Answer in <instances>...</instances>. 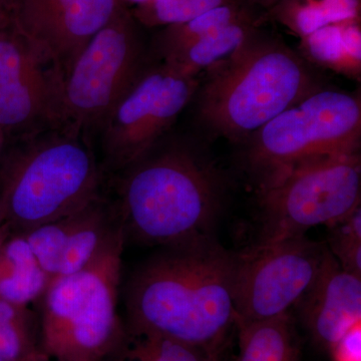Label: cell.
I'll return each mask as SVG.
<instances>
[{"label": "cell", "mask_w": 361, "mask_h": 361, "mask_svg": "<svg viewBox=\"0 0 361 361\" xmlns=\"http://www.w3.org/2000/svg\"><path fill=\"white\" fill-rule=\"evenodd\" d=\"M198 89V78L182 75L159 59L149 61L97 133L104 177L148 153Z\"/></svg>", "instance_id": "9c48e42d"}, {"label": "cell", "mask_w": 361, "mask_h": 361, "mask_svg": "<svg viewBox=\"0 0 361 361\" xmlns=\"http://www.w3.org/2000/svg\"><path fill=\"white\" fill-rule=\"evenodd\" d=\"M148 63L137 20L122 6L87 42L63 75L59 123L94 137Z\"/></svg>", "instance_id": "ba28073f"}, {"label": "cell", "mask_w": 361, "mask_h": 361, "mask_svg": "<svg viewBox=\"0 0 361 361\" xmlns=\"http://www.w3.org/2000/svg\"><path fill=\"white\" fill-rule=\"evenodd\" d=\"M301 51L308 63L322 66L351 78L361 71L360 20L324 26L301 39Z\"/></svg>", "instance_id": "2e32d148"}, {"label": "cell", "mask_w": 361, "mask_h": 361, "mask_svg": "<svg viewBox=\"0 0 361 361\" xmlns=\"http://www.w3.org/2000/svg\"><path fill=\"white\" fill-rule=\"evenodd\" d=\"M204 361H221L219 357V351H217V353H209Z\"/></svg>", "instance_id": "83f0119b"}, {"label": "cell", "mask_w": 361, "mask_h": 361, "mask_svg": "<svg viewBox=\"0 0 361 361\" xmlns=\"http://www.w3.org/2000/svg\"><path fill=\"white\" fill-rule=\"evenodd\" d=\"M125 244L120 238L85 269L52 278L39 302L49 360L103 361L122 336L118 299Z\"/></svg>", "instance_id": "5b68a950"}, {"label": "cell", "mask_w": 361, "mask_h": 361, "mask_svg": "<svg viewBox=\"0 0 361 361\" xmlns=\"http://www.w3.org/2000/svg\"><path fill=\"white\" fill-rule=\"evenodd\" d=\"M61 80L13 23L0 30V130L6 141L59 125Z\"/></svg>", "instance_id": "8fae6325"}, {"label": "cell", "mask_w": 361, "mask_h": 361, "mask_svg": "<svg viewBox=\"0 0 361 361\" xmlns=\"http://www.w3.org/2000/svg\"><path fill=\"white\" fill-rule=\"evenodd\" d=\"M249 1H250L251 4H259V6L271 8V7L274 6L275 4L281 1V0H249Z\"/></svg>", "instance_id": "4316f807"}, {"label": "cell", "mask_w": 361, "mask_h": 361, "mask_svg": "<svg viewBox=\"0 0 361 361\" xmlns=\"http://www.w3.org/2000/svg\"><path fill=\"white\" fill-rule=\"evenodd\" d=\"M208 355L201 349L125 323L122 336L103 361H204Z\"/></svg>", "instance_id": "44dd1931"}, {"label": "cell", "mask_w": 361, "mask_h": 361, "mask_svg": "<svg viewBox=\"0 0 361 361\" xmlns=\"http://www.w3.org/2000/svg\"><path fill=\"white\" fill-rule=\"evenodd\" d=\"M52 278L21 234L0 240V299L16 305L39 303Z\"/></svg>", "instance_id": "9a60e30c"}, {"label": "cell", "mask_w": 361, "mask_h": 361, "mask_svg": "<svg viewBox=\"0 0 361 361\" xmlns=\"http://www.w3.org/2000/svg\"><path fill=\"white\" fill-rule=\"evenodd\" d=\"M330 253L344 270L361 277V208L345 219L329 226Z\"/></svg>", "instance_id": "cb8c5ba5"}, {"label": "cell", "mask_w": 361, "mask_h": 361, "mask_svg": "<svg viewBox=\"0 0 361 361\" xmlns=\"http://www.w3.org/2000/svg\"><path fill=\"white\" fill-rule=\"evenodd\" d=\"M207 71L199 92V120L233 142H245L282 111L322 89L300 54L256 33Z\"/></svg>", "instance_id": "277c9868"}, {"label": "cell", "mask_w": 361, "mask_h": 361, "mask_svg": "<svg viewBox=\"0 0 361 361\" xmlns=\"http://www.w3.org/2000/svg\"><path fill=\"white\" fill-rule=\"evenodd\" d=\"M257 243L304 236L311 228L345 219L360 208V153L301 161L258 184Z\"/></svg>", "instance_id": "8992f818"}, {"label": "cell", "mask_w": 361, "mask_h": 361, "mask_svg": "<svg viewBox=\"0 0 361 361\" xmlns=\"http://www.w3.org/2000/svg\"><path fill=\"white\" fill-rule=\"evenodd\" d=\"M0 358L49 361L42 348L39 313L0 299Z\"/></svg>", "instance_id": "ffe728a7"}, {"label": "cell", "mask_w": 361, "mask_h": 361, "mask_svg": "<svg viewBox=\"0 0 361 361\" xmlns=\"http://www.w3.org/2000/svg\"><path fill=\"white\" fill-rule=\"evenodd\" d=\"M113 176L111 200L126 242L167 247L213 236L224 183L195 147L163 137Z\"/></svg>", "instance_id": "7a4b0ae2"}, {"label": "cell", "mask_w": 361, "mask_h": 361, "mask_svg": "<svg viewBox=\"0 0 361 361\" xmlns=\"http://www.w3.org/2000/svg\"><path fill=\"white\" fill-rule=\"evenodd\" d=\"M236 361H298L299 349L291 312L264 322L236 323Z\"/></svg>", "instance_id": "ac0fdd59"}, {"label": "cell", "mask_w": 361, "mask_h": 361, "mask_svg": "<svg viewBox=\"0 0 361 361\" xmlns=\"http://www.w3.org/2000/svg\"><path fill=\"white\" fill-rule=\"evenodd\" d=\"M327 253L326 244L304 235L256 243L235 254V324L264 322L290 313L314 282Z\"/></svg>", "instance_id": "30bf717a"}, {"label": "cell", "mask_w": 361, "mask_h": 361, "mask_svg": "<svg viewBox=\"0 0 361 361\" xmlns=\"http://www.w3.org/2000/svg\"><path fill=\"white\" fill-rule=\"evenodd\" d=\"M161 250L126 285L127 324L206 351H220L235 325V254L213 236Z\"/></svg>", "instance_id": "6da1fadb"}, {"label": "cell", "mask_w": 361, "mask_h": 361, "mask_svg": "<svg viewBox=\"0 0 361 361\" xmlns=\"http://www.w3.org/2000/svg\"><path fill=\"white\" fill-rule=\"evenodd\" d=\"M123 1L132 2V4H137V6H140V4H145V2L149 1V0H123Z\"/></svg>", "instance_id": "f546056e"}, {"label": "cell", "mask_w": 361, "mask_h": 361, "mask_svg": "<svg viewBox=\"0 0 361 361\" xmlns=\"http://www.w3.org/2000/svg\"><path fill=\"white\" fill-rule=\"evenodd\" d=\"M21 235L51 277L85 269L125 238L113 202L103 193L75 212Z\"/></svg>", "instance_id": "4fadbf2b"}, {"label": "cell", "mask_w": 361, "mask_h": 361, "mask_svg": "<svg viewBox=\"0 0 361 361\" xmlns=\"http://www.w3.org/2000/svg\"><path fill=\"white\" fill-rule=\"evenodd\" d=\"M6 135H4V132H2L1 130H0V153H1L2 149H4V147H6Z\"/></svg>", "instance_id": "f1b7e54d"}, {"label": "cell", "mask_w": 361, "mask_h": 361, "mask_svg": "<svg viewBox=\"0 0 361 361\" xmlns=\"http://www.w3.org/2000/svg\"><path fill=\"white\" fill-rule=\"evenodd\" d=\"M361 324L348 332L331 349L334 361H360Z\"/></svg>", "instance_id": "d4e9b609"}, {"label": "cell", "mask_w": 361, "mask_h": 361, "mask_svg": "<svg viewBox=\"0 0 361 361\" xmlns=\"http://www.w3.org/2000/svg\"><path fill=\"white\" fill-rule=\"evenodd\" d=\"M254 35L253 21L246 16L159 61L182 75L197 78L230 58Z\"/></svg>", "instance_id": "e0dca14e"}, {"label": "cell", "mask_w": 361, "mask_h": 361, "mask_svg": "<svg viewBox=\"0 0 361 361\" xmlns=\"http://www.w3.org/2000/svg\"><path fill=\"white\" fill-rule=\"evenodd\" d=\"M360 141V97L322 87L250 135L245 163L259 184L301 161L358 153Z\"/></svg>", "instance_id": "52a82bcc"}, {"label": "cell", "mask_w": 361, "mask_h": 361, "mask_svg": "<svg viewBox=\"0 0 361 361\" xmlns=\"http://www.w3.org/2000/svg\"><path fill=\"white\" fill-rule=\"evenodd\" d=\"M270 13L303 39L332 23L360 20V0H281Z\"/></svg>", "instance_id": "d6986e66"}, {"label": "cell", "mask_w": 361, "mask_h": 361, "mask_svg": "<svg viewBox=\"0 0 361 361\" xmlns=\"http://www.w3.org/2000/svg\"><path fill=\"white\" fill-rule=\"evenodd\" d=\"M13 0H0V30L6 27L13 20Z\"/></svg>", "instance_id": "484cf974"}, {"label": "cell", "mask_w": 361, "mask_h": 361, "mask_svg": "<svg viewBox=\"0 0 361 361\" xmlns=\"http://www.w3.org/2000/svg\"><path fill=\"white\" fill-rule=\"evenodd\" d=\"M231 2L234 0H149L137 6L133 16L149 27L178 25Z\"/></svg>", "instance_id": "603a6c76"}, {"label": "cell", "mask_w": 361, "mask_h": 361, "mask_svg": "<svg viewBox=\"0 0 361 361\" xmlns=\"http://www.w3.org/2000/svg\"><path fill=\"white\" fill-rule=\"evenodd\" d=\"M294 308L315 345L331 351L361 324V277L344 270L329 249L314 282Z\"/></svg>", "instance_id": "5bb4252c"}, {"label": "cell", "mask_w": 361, "mask_h": 361, "mask_svg": "<svg viewBox=\"0 0 361 361\" xmlns=\"http://www.w3.org/2000/svg\"><path fill=\"white\" fill-rule=\"evenodd\" d=\"M0 361H4V360H2L1 358H0Z\"/></svg>", "instance_id": "1f68e13d"}, {"label": "cell", "mask_w": 361, "mask_h": 361, "mask_svg": "<svg viewBox=\"0 0 361 361\" xmlns=\"http://www.w3.org/2000/svg\"><path fill=\"white\" fill-rule=\"evenodd\" d=\"M2 238H4V237H2L1 234H0V240H1Z\"/></svg>", "instance_id": "4dcf8cb0"}, {"label": "cell", "mask_w": 361, "mask_h": 361, "mask_svg": "<svg viewBox=\"0 0 361 361\" xmlns=\"http://www.w3.org/2000/svg\"><path fill=\"white\" fill-rule=\"evenodd\" d=\"M0 172V226L25 234L82 208L102 193L101 161L89 135L51 126L7 140Z\"/></svg>", "instance_id": "3957f363"}, {"label": "cell", "mask_w": 361, "mask_h": 361, "mask_svg": "<svg viewBox=\"0 0 361 361\" xmlns=\"http://www.w3.org/2000/svg\"><path fill=\"white\" fill-rule=\"evenodd\" d=\"M246 16V11L234 1L206 11L186 23L166 26L155 39L156 59L167 58L188 44Z\"/></svg>", "instance_id": "7402d4cb"}, {"label": "cell", "mask_w": 361, "mask_h": 361, "mask_svg": "<svg viewBox=\"0 0 361 361\" xmlns=\"http://www.w3.org/2000/svg\"><path fill=\"white\" fill-rule=\"evenodd\" d=\"M123 0H13V20L61 78Z\"/></svg>", "instance_id": "7c38bea8"}]
</instances>
